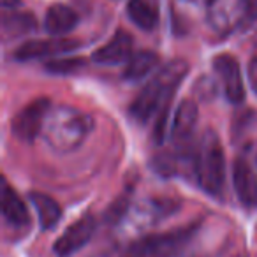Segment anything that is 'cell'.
Wrapping results in <instances>:
<instances>
[{
	"mask_svg": "<svg viewBox=\"0 0 257 257\" xmlns=\"http://www.w3.org/2000/svg\"><path fill=\"white\" fill-rule=\"evenodd\" d=\"M245 20H248V13L243 0H206V22L213 32L229 36Z\"/></svg>",
	"mask_w": 257,
	"mask_h": 257,
	"instance_id": "5b68a950",
	"label": "cell"
},
{
	"mask_svg": "<svg viewBox=\"0 0 257 257\" xmlns=\"http://www.w3.org/2000/svg\"><path fill=\"white\" fill-rule=\"evenodd\" d=\"M159 64V57L155 51L141 50L131 57L123 71V79L128 83H138L143 78H147Z\"/></svg>",
	"mask_w": 257,
	"mask_h": 257,
	"instance_id": "ac0fdd59",
	"label": "cell"
},
{
	"mask_svg": "<svg viewBox=\"0 0 257 257\" xmlns=\"http://www.w3.org/2000/svg\"><path fill=\"white\" fill-rule=\"evenodd\" d=\"M189 64L182 58L171 60L145 85V88L133 100L128 113L140 123H147L154 114H159L162 107L169 106L178 85L189 74Z\"/></svg>",
	"mask_w": 257,
	"mask_h": 257,
	"instance_id": "6da1fadb",
	"label": "cell"
},
{
	"mask_svg": "<svg viewBox=\"0 0 257 257\" xmlns=\"http://www.w3.org/2000/svg\"><path fill=\"white\" fill-rule=\"evenodd\" d=\"M81 46L78 39H69V37H51V39H37L29 41L22 44L15 51V58L18 62H34V60H53L62 55H67L76 51Z\"/></svg>",
	"mask_w": 257,
	"mask_h": 257,
	"instance_id": "52a82bcc",
	"label": "cell"
},
{
	"mask_svg": "<svg viewBox=\"0 0 257 257\" xmlns=\"http://www.w3.org/2000/svg\"><path fill=\"white\" fill-rule=\"evenodd\" d=\"M183 2H187V4H201V2H204L206 4V0H183Z\"/></svg>",
	"mask_w": 257,
	"mask_h": 257,
	"instance_id": "d4e9b609",
	"label": "cell"
},
{
	"mask_svg": "<svg viewBox=\"0 0 257 257\" xmlns=\"http://www.w3.org/2000/svg\"><path fill=\"white\" fill-rule=\"evenodd\" d=\"M50 109L51 102L48 97H41L27 104L13 118V136H16L23 143H32L39 134H43L44 121H46Z\"/></svg>",
	"mask_w": 257,
	"mask_h": 257,
	"instance_id": "8992f818",
	"label": "cell"
},
{
	"mask_svg": "<svg viewBox=\"0 0 257 257\" xmlns=\"http://www.w3.org/2000/svg\"><path fill=\"white\" fill-rule=\"evenodd\" d=\"M127 210H128V197L127 199H125V197H120V199H116L109 208H107L104 218H106L107 224H116V222L127 213Z\"/></svg>",
	"mask_w": 257,
	"mask_h": 257,
	"instance_id": "ffe728a7",
	"label": "cell"
},
{
	"mask_svg": "<svg viewBox=\"0 0 257 257\" xmlns=\"http://www.w3.org/2000/svg\"><path fill=\"white\" fill-rule=\"evenodd\" d=\"M127 15L136 27L152 32L159 25V0H128Z\"/></svg>",
	"mask_w": 257,
	"mask_h": 257,
	"instance_id": "9a60e30c",
	"label": "cell"
},
{
	"mask_svg": "<svg viewBox=\"0 0 257 257\" xmlns=\"http://www.w3.org/2000/svg\"><path fill=\"white\" fill-rule=\"evenodd\" d=\"M79 23L78 13L65 4H53L44 16V30L53 37H64Z\"/></svg>",
	"mask_w": 257,
	"mask_h": 257,
	"instance_id": "4fadbf2b",
	"label": "cell"
},
{
	"mask_svg": "<svg viewBox=\"0 0 257 257\" xmlns=\"http://www.w3.org/2000/svg\"><path fill=\"white\" fill-rule=\"evenodd\" d=\"M2 215L11 227L20 229L30 225L29 210H27L22 197L8 183V180H4V183H2Z\"/></svg>",
	"mask_w": 257,
	"mask_h": 257,
	"instance_id": "5bb4252c",
	"label": "cell"
},
{
	"mask_svg": "<svg viewBox=\"0 0 257 257\" xmlns=\"http://www.w3.org/2000/svg\"><path fill=\"white\" fill-rule=\"evenodd\" d=\"M155 169L164 176L173 175L175 173V159L171 155H161V157L155 159Z\"/></svg>",
	"mask_w": 257,
	"mask_h": 257,
	"instance_id": "44dd1931",
	"label": "cell"
},
{
	"mask_svg": "<svg viewBox=\"0 0 257 257\" xmlns=\"http://www.w3.org/2000/svg\"><path fill=\"white\" fill-rule=\"evenodd\" d=\"M192 159L197 185L210 196L220 197L225 183V157L220 138L213 128L204 131Z\"/></svg>",
	"mask_w": 257,
	"mask_h": 257,
	"instance_id": "3957f363",
	"label": "cell"
},
{
	"mask_svg": "<svg viewBox=\"0 0 257 257\" xmlns=\"http://www.w3.org/2000/svg\"><path fill=\"white\" fill-rule=\"evenodd\" d=\"M248 79L252 85L253 92L257 93V58H252L248 64Z\"/></svg>",
	"mask_w": 257,
	"mask_h": 257,
	"instance_id": "7402d4cb",
	"label": "cell"
},
{
	"mask_svg": "<svg viewBox=\"0 0 257 257\" xmlns=\"http://www.w3.org/2000/svg\"><path fill=\"white\" fill-rule=\"evenodd\" d=\"M197 118H199V109L194 100L187 99L178 106L175 118H173L171 131H169L171 141L178 148L189 147L190 138L194 136V128L197 125Z\"/></svg>",
	"mask_w": 257,
	"mask_h": 257,
	"instance_id": "8fae6325",
	"label": "cell"
},
{
	"mask_svg": "<svg viewBox=\"0 0 257 257\" xmlns=\"http://www.w3.org/2000/svg\"><path fill=\"white\" fill-rule=\"evenodd\" d=\"M37 29L36 16L32 13H22L16 9H4L2 15V36L4 39H16L27 36Z\"/></svg>",
	"mask_w": 257,
	"mask_h": 257,
	"instance_id": "2e32d148",
	"label": "cell"
},
{
	"mask_svg": "<svg viewBox=\"0 0 257 257\" xmlns=\"http://www.w3.org/2000/svg\"><path fill=\"white\" fill-rule=\"evenodd\" d=\"M93 128V118L78 107L60 104L51 107L43 127L46 145L57 154H71L78 150Z\"/></svg>",
	"mask_w": 257,
	"mask_h": 257,
	"instance_id": "7a4b0ae2",
	"label": "cell"
},
{
	"mask_svg": "<svg viewBox=\"0 0 257 257\" xmlns=\"http://www.w3.org/2000/svg\"><path fill=\"white\" fill-rule=\"evenodd\" d=\"M85 65V60L79 57H71V58H53L46 64V71L51 74H71L76 72L79 67Z\"/></svg>",
	"mask_w": 257,
	"mask_h": 257,
	"instance_id": "d6986e66",
	"label": "cell"
},
{
	"mask_svg": "<svg viewBox=\"0 0 257 257\" xmlns=\"http://www.w3.org/2000/svg\"><path fill=\"white\" fill-rule=\"evenodd\" d=\"M248 13V20H257V0H243Z\"/></svg>",
	"mask_w": 257,
	"mask_h": 257,
	"instance_id": "603a6c76",
	"label": "cell"
},
{
	"mask_svg": "<svg viewBox=\"0 0 257 257\" xmlns=\"http://www.w3.org/2000/svg\"><path fill=\"white\" fill-rule=\"evenodd\" d=\"M213 69L220 86L229 102L241 104L245 100V86H243L241 69L232 55H218L213 60Z\"/></svg>",
	"mask_w": 257,
	"mask_h": 257,
	"instance_id": "9c48e42d",
	"label": "cell"
},
{
	"mask_svg": "<svg viewBox=\"0 0 257 257\" xmlns=\"http://www.w3.org/2000/svg\"><path fill=\"white\" fill-rule=\"evenodd\" d=\"M2 2V8L8 11V9H16L20 4H22V0H0Z\"/></svg>",
	"mask_w": 257,
	"mask_h": 257,
	"instance_id": "cb8c5ba5",
	"label": "cell"
},
{
	"mask_svg": "<svg viewBox=\"0 0 257 257\" xmlns=\"http://www.w3.org/2000/svg\"><path fill=\"white\" fill-rule=\"evenodd\" d=\"M232 183L239 203L246 208H257V176L243 157H238L232 164Z\"/></svg>",
	"mask_w": 257,
	"mask_h": 257,
	"instance_id": "7c38bea8",
	"label": "cell"
},
{
	"mask_svg": "<svg viewBox=\"0 0 257 257\" xmlns=\"http://www.w3.org/2000/svg\"><path fill=\"white\" fill-rule=\"evenodd\" d=\"M95 218L92 215H85V217L78 218L76 222H72L60 238L55 241L53 252L58 257H71L76 252L83 248L86 243L92 239L93 232H95Z\"/></svg>",
	"mask_w": 257,
	"mask_h": 257,
	"instance_id": "ba28073f",
	"label": "cell"
},
{
	"mask_svg": "<svg viewBox=\"0 0 257 257\" xmlns=\"http://www.w3.org/2000/svg\"><path fill=\"white\" fill-rule=\"evenodd\" d=\"M29 199L32 206L36 208V213L39 217V225L43 231H50L60 222L62 208L53 197L46 196L43 192H30Z\"/></svg>",
	"mask_w": 257,
	"mask_h": 257,
	"instance_id": "e0dca14e",
	"label": "cell"
},
{
	"mask_svg": "<svg viewBox=\"0 0 257 257\" xmlns=\"http://www.w3.org/2000/svg\"><path fill=\"white\" fill-rule=\"evenodd\" d=\"M199 224H189L173 231L141 236L121 252L120 257H178L190 245Z\"/></svg>",
	"mask_w": 257,
	"mask_h": 257,
	"instance_id": "277c9868",
	"label": "cell"
},
{
	"mask_svg": "<svg viewBox=\"0 0 257 257\" xmlns=\"http://www.w3.org/2000/svg\"><path fill=\"white\" fill-rule=\"evenodd\" d=\"M134 39L131 34L118 30L102 48L93 51L92 60L99 65H120L127 64L134 55Z\"/></svg>",
	"mask_w": 257,
	"mask_h": 257,
	"instance_id": "30bf717a",
	"label": "cell"
}]
</instances>
